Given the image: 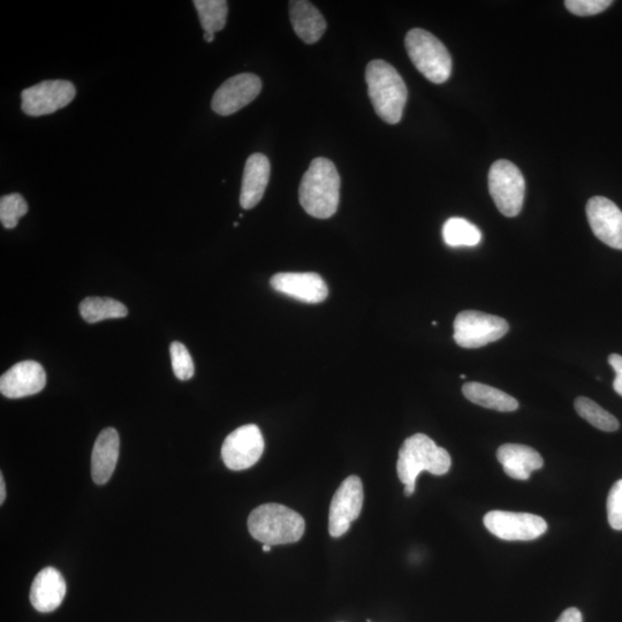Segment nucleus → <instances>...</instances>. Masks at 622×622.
Instances as JSON below:
<instances>
[{
	"instance_id": "1",
	"label": "nucleus",
	"mask_w": 622,
	"mask_h": 622,
	"mask_svg": "<svg viewBox=\"0 0 622 622\" xmlns=\"http://www.w3.org/2000/svg\"><path fill=\"white\" fill-rule=\"evenodd\" d=\"M340 197V177L336 165L323 157L314 159L303 176L299 200L308 215L328 219L336 214Z\"/></svg>"
},
{
	"instance_id": "2",
	"label": "nucleus",
	"mask_w": 622,
	"mask_h": 622,
	"mask_svg": "<svg viewBox=\"0 0 622 622\" xmlns=\"http://www.w3.org/2000/svg\"><path fill=\"white\" fill-rule=\"evenodd\" d=\"M366 81L377 116L390 125L400 123L408 91L396 68L384 60H373L367 66Z\"/></svg>"
},
{
	"instance_id": "3",
	"label": "nucleus",
	"mask_w": 622,
	"mask_h": 622,
	"mask_svg": "<svg viewBox=\"0 0 622 622\" xmlns=\"http://www.w3.org/2000/svg\"><path fill=\"white\" fill-rule=\"evenodd\" d=\"M247 525L255 540L271 546L298 542L306 529L305 519L298 512L280 504L255 508Z\"/></svg>"
},
{
	"instance_id": "4",
	"label": "nucleus",
	"mask_w": 622,
	"mask_h": 622,
	"mask_svg": "<svg viewBox=\"0 0 622 622\" xmlns=\"http://www.w3.org/2000/svg\"><path fill=\"white\" fill-rule=\"evenodd\" d=\"M451 465L449 452L437 446L427 435L416 434L402 444L397 472L402 483L415 487L417 476L422 472L442 476L449 473Z\"/></svg>"
},
{
	"instance_id": "5",
	"label": "nucleus",
	"mask_w": 622,
	"mask_h": 622,
	"mask_svg": "<svg viewBox=\"0 0 622 622\" xmlns=\"http://www.w3.org/2000/svg\"><path fill=\"white\" fill-rule=\"evenodd\" d=\"M406 50L417 71L432 83L441 85L450 79L452 58L449 50L436 36L420 28L409 30Z\"/></svg>"
},
{
	"instance_id": "6",
	"label": "nucleus",
	"mask_w": 622,
	"mask_h": 622,
	"mask_svg": "<svg viewBox=\"0 0 622 622\" xmlns=\"http://www.w3.org/2000/svg\"><path fill=\"white\" fill-rule=\"evenodd\" d=\"M489 191L493 202L506 217H517L525 202L526 181L518 166L506 159L492 164Z\"/></svg>"
},
{
	"instance_id": "7",
	"label": "nucleus",
	"mask_w": 622,
	"mask_h": 622,
	"mask_svg": "<svg viewBox=\"0 0 622 622\" xmlns=\"http://www.w3.org/2000/svg\"><path fill=\"white\" fill-rule=\"evenodd\" d=\"M510 329L502 317L465 310L454 321V340L462 348H480L502 339Z\"/></svg>"
},
{
	"instance_id": "8",
	"label": "nucleus",
	"mask_w": 622,
	"mask_h": 622,
	"mask_svg": "<svg viewBox=\"0 0 622 622\" xmlns=\"http://www.w3.org/2000/svg\"><path fill=\"white\" fill-rule=\"evenodd\" d=\"M77 90L72 82L49 80L22 91L21 109L30 117L51 115L70 104Z\"/></svg>"
},
{
	"instance_id": "9",
	"label": "nucleus",
	"mask_w": 622,
	"mask_h": 622,
	"mask_svg": "<svg viewBox=\"0 0 622 622\" xmlns=\"http://www.w3.org/2000/svg\"><path fill=\"white\" fill-rule=\"evenodd\" d=\"M484 526L504 541H534L548 530V523L538 515L492 511L485 514Z\"/></svg>"
},
{
	"instance_id": "10",
	"label": "nucleus",
	"mask_w": 622,
	"mask_h": 622,
	"mask_svg": "<svg viewBox=\"0 0 622 622\" xmlns=\"http://www.w3.org/2000/svg\"><path fill=\"white\" fill-rule=\"evenodd\" d=\"M363 502L360 477H347L332 498L329 512V533L332 537H341L350 530L352 522L360 517Z\"/></svg>"
},
{
	"instance_id": "11",
	"label": "nucleus",
	"mask_w": 622,
	"mask_h": 622,
	"mask_svg": "<svg viewBox=\"0 0 622 622\" xmlns=\"http://www.w3.org/2000/svg\"><path fill=\"white\" fill-rule=\"evenodd\" d=\"M264 447L260 428L255 424H247L226 437L222 447L224 464L235 472L253 467L261 459Z\"/></svg>"
},
{
	"instance_id": "12",
	"label": "nucleus",
	"mask_w": 622,
	"mask_h": 622,
	"mask_svg": "<svg viewBox=\"0 0 622 622\" xmlns=\"http://www.w3.org/2000/svg\"><path fill=\"white\" fill-rule=\"evenodd\" d=\"M262 81L252 73H242L226 80L212 97L211 108L219 116H231L256 100Z\"/></svg>"
},
{
	"instance_id": "13",
	"label": "nucleus",
	"mask_w": 622,
	"mask_h": 622,
	"mask_svg": "<svg viewBox=\"0 0 622 622\" xmlns=\"http://www.w3.org/2000/svg\"><path fill=\"white\" fill-rule=\"evenodd\" d=\"M587 217L597 239L611 248L622 250V211L616 203L595 196L588 201Z\"/></svg>"
},
{
	"instance_id": "14",
	"label": "nucleus",
	"mask_w": 622,
	"mask_h": 622,
	"mask_svg": "<svg viewBox=\"0 0 622 622\" xmlns=\"http://www.w3.org/2000/svg\"><path fill=\"white\" fill-rule=\"evenodd\" d=\"M273 290L306 303H321L329 295L323 278L314 272H280L271 278Z\"/></svg>"
},
{
	"instance_id": "15",
	"label": "nucleus",
	"mask_w": 622,
	"mask_h": 622,
	"mask_svg": "<svg viewBox=\"0 0 622 622\" xmlns=\"http://www.w3.org/2000/svg\"><path fill=\"white\" fill-rule=\"evenodd\" d=\"M47 384V374L36 361H22L15 364L0 378V392L10 399L34 396Z\"/></svg>"
},
{
	"instance_id": "16",
	"label": "nucleus",
	"mask_w": 622,
	"mask_h": 622,
	"mask_svg": "<svg viewBox=\"0 0 622 622\" xmlns=\"http://www.w3.org/2000/svg\"><path fill=\"white\" fill-rule=\"evenodd\" d=\"M66 595V582L56 568H44L36 575L30 588V603L42 613L55 611L62 605Z\"/></svg>"
},
{
	"instance_id": "17",
	"label": "nucleus",
	"mask_w": 622,
	"mask_h": 622,
	"mask_svg": "<svg viewBox=\"0 0 622 622\" xmlns=\"http://www.w3.org/2000/svg\"><path fill=\"white\" fill-rule=\"evenodd\" d=\"M270 172L267 156L254 154L247 159L240 194L242 208L250 210L261 202L269 184Z\"/></svg>"
},
{
	"instance_id": "18",
	"label": "nucleus",
	"mask_w": 622,
	"mask_h": 622,
	"mask_svg": "<svg viewBox=\"0 0 622 622\" xmlns=\"http://www.w3.org/2000/svg\"><path fill=\"white\" fill-rule=\"evenodd\" d=\"M120 450L118 431L104 429L97 437L91 454V477L98 485L108 483L115 472Z\"/></svg>"
},
{
	"instance_id": "19",
	"label": "nucleus",
	"mask_w": 622,
	"mask_h": 622,
	"mask_svg": "<svg viewBox=\"0 0 622 622\" xmlns=\"http://www.w3.org/2000/svg\"><path fill=\"white\" fill-rule=\"evenodd\" d=\"M497 459L504 472L511 479L527 481L530 474L544 466L541 454L532 447L520 444H505L499 447Z\"/></svg>"
},
{
	"instance_id": "20",
	"label": "nucleus",
	"mask_w": 622,
	"mask_h": 622,
	"mask_svg": "<svg viewBox=\"0 0 622 622\" xmlns=\"http://www.w3.org/2000/svg\"><path fill=\"white\" fill-rule=\"evenodd\" d=\"M290 18L295 33L307 44H314L322 39L326 30V21L316 7L306 0L290 2Z\"/></svg>"
},
{
	"instance_id": "21",
	"label": "nucleus",
	"mask_w": 622,
	"mask_h": 622,
	"mask_svg": "<svg viewBox=\"0 0 622 622\" xmlns=\"http://www.w3.org/2000/svg\"><path fill=\"white\" fill-rule=\"evenodd\" d=\"M462 393L473 404L493 409V411L514 412L519 408L518 400L510 394L482 383H466L462 386Z\"/></svg>"
},
{
	"instance_id": "22",
	"label": "nucleus",
	"mask_w": 622,
	"mask_h": 622,
	"mask_svg": "<svg viewBox=\"0 0 622 622\" xmlns=\"http://www.w3.org/2000/svg\"><path fill=\"white\" fill-rule=\"evenodd\" d=\"M443 239L447 246L453 248L475 247L480 244L482 233L467 219L453 217L443 226Z\"/></svg>"
},
{
	"instance_id": "23",
	"label": "nucleus",
	"mask_w": 622,
	"mask_h": 622,
	"mask_svg": "<svg viewBox=\"0 0 622 622\" xmlns=\"http://www.w3.org/2000/svg\"><path fill=\"white\" fill-rule=\"evenodd\" d=\"M80 314L88 323L94 324L110 318L126 317L123 303L110 298H87L80 303Z\"/></svg>"
},
{
	"instance_id": "24",
	"label": "nucleus",
	"mask_w": 622,
	"mask_h": 622,
	"mask_svg": "<svg viewBox=\"0 0 622 622\" xmlns=\"http://www.w3.org/2000/svg\"><path fill=\"white\" fill-rule=\"evenodd\" d=\"M574 406L576 413H578L582 419L588 421L591 426L599 430L613 432L617 431L620 427L617 417L605 411V409L589 398L579 397L575 400Z\"/></svg>"
},
{
	"instance_id": "25",
	"label": "nucleus",
	"mask_w": 622,
	"mask_h": 622,
	"mask_svg": "<svg viewBox=\"0 0 622 622\" xmlns=\"http://www.w3.org/2000/svg\"><path fill=\"white\" fill-rule=\"evenodd\" d=\"M194 5L204 32L215 34L224 29L229 12L225 0H195Z\"/></svg>"
},
{
	"instance_id": "26",
	"label": "nucleus",
	"mask_w": 622,
	"mask_h": 622,
	"mask_svg": "<svg viewBox=\"0 0 622 622\" xmlns=\"http://www.w3.org/2000/svg\"><path fill=\"white\" fill-rule=\"evenodd\" d=\"M28 212V204L24 196L14 193L5 195L0 200V222L7 230L17 227L20 218Z\"/></svg>"
},
{
	"instance_id": "27",
	"label": "nucleus",
	"mask_w": 622,
	"mask_h": 622,
	"mask_svg": "<svg viewBox=\"0 0 622 622\" xmlns=\"http://www.w3.org/2000/svg\"><path fill=\"white\" fill-rule=\"evenodd\" d=\"M172 368L174 375L180 379V381H188L194 376L195 367L191 354H189L186 346L179 343V341H173L170 347Z\"/></svg>"
},
{
	"instance_id": "28",
	"label": "nucleus",
	"mask_w": 622,
	"mask_h": 622,
	"mask_svg": "<svg viewBox=\"0 0 622 622\" xmlns=\"http://www.w3.org/2000/svg\"><path fill=\"white\" fill-rule=\"evenodd\" d=\"M613 4L611 0H567L566 9L579 17H589L608 10Z\"/></svg>"
},
{
	"instance_id": "29",
	"label": "nucleus",
	"mask_w": 622,
	"mask_h": 622,
	"mask_svg": "<svg viewBox=\"0 0 622 622\" xmlns=\"http://www.w3.org/2000/svg\"><path fill=\"white\" fill-rule=\"evenodd\" d=\"M608 520L614 530H622V480L613 485L608 497Z\"/></svg>"
},
{
	"instance_id": "30",
	"label": "nucleus",
	"mask_w": 622,
	"mask_h": 622,
	"mask_svg": "<svg viewBox=\"0 0 622 622\" xmlns=\"http://www.w3.org/2000/svg\"><path fill=\"white\" fill-rule=\"evenodd\" d=\"M610 366L616 371V379L613 382V389L622 397V356L611 354L609 356Z\"/></svg>"
},
{
	"instance_id": "31",
	"label": "nucleus",
	"mask_w": 622,
	"mask_h": 622,
	"mask_svg": "<svg viewBox=\"0 0 622 622\" xmlns=\"http://www.w3.org/2000/svg\"><path fill=\"white\" fill-rule=\"evenodd\" d=\"M556 622H582V614L576 608H570L561 614Z\"/></svg>"
},
{
	"instance_id": "32",
	"label": "nucleus",
	"mask_w": 622,
	"mask_h": 622,
	"mask_svg": "<svg viewBox=\"0 0 622 622\" xmlns=\"http://www.w3.org/2000/svg\"><path fill=\"white\" fill-rule=\"evenodd\" d=\"M6 498V485L3 474L0 475V504H4Z\"/></svg>"
},
{
	"instance_id": "33",
	"label": "nucleus",
	"mask_w": 622,
	"mask_h": 622,
	"mask_svg": "<svg viewBox=\"0 0 622 622\" xmlns=\"http://www.w3.org/2000/svg\"><path fill=\"white\" fill-rule=\"evenodd\" d=\"M204 40H206V42L211 43L212 41L215 40V34L214 33H204Z\"/></svg>"
},
{
	"instance_id": "34",
	"label": "nucleus",
	"mask_w": 622,
	"mask_h": 622,
	"mask_svg": "<svg viewBox=\"0 0 622 622\" xmlns=\"http://www.w3.org/2000/svg\"><path fill=\"white\" fill-rule=\"evenodd\" d=\"M272 546L268 545V544H263L262 549L264 552H270L271 551Z\"/></svg>"
}]
</instances>
